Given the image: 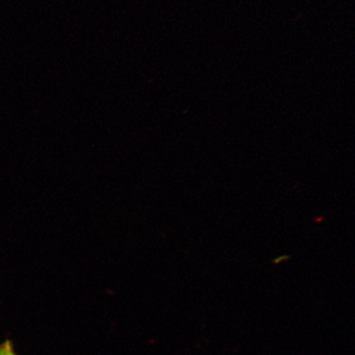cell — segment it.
<instances>
[{
  "instance_id": "obj_1",
  "label": "cell",
  "mask_w": 355,
  "mask_h": 355,
  "mask_svg": "<svg viewBox=\"0 0 355 355\" xmlns=\"http://www.w3.org/2000/svg\"><path fill=\"white\" fill-rule=\"evenodd\" d=\"M0 355H18L16 354L12 343L9 340L2 343L0 345Z\"/></svg>"
}]
</instances>
